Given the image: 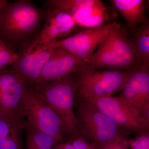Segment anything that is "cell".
<instances>
[{"mask_svg": "<svg viewBox=\"0 0 149 149\" xmlns=\"http://www.w3.org/2000/svg\"><path fill=\"white\" fill-rule=\"evenodd\" d=\"M43 18L42 10L31 1H7L0 10V40L19 50L37 37Z\"/></svg>", "mask_w": 149, "mask_h": 149, "instance_id": "cell-1", "label": "cell"}, {"mask_svg": "<svg viewBox=\"0 0 149 149\" xmlns=\"http://www.w3.org/2000/svg\"><path fill=\"white\" fill-rule=\"evenodd\" d=\"M135 68L128 70L98 69L84 65L71 74L75 98L87 100L112 96L123 90Z\"/></svg>", "mask_w": 149, "mask_h": 149, "instance_id": "cell-2", "label": "cell"}, {"mask_svg": "<svg viewBox=\"0 0 149 149\" xmlns=\"http://www.w3.org/2000/svg\"><path fill=\"white\" fill-rule=\"evenodd\" d=\"M74 109L80 134L97 149L113 142L129 140L130 133L119 127L91 102L75 98Z\"/></svg>", "mask_w": 149, "mask_h": 149, "instance_id": "cell-3", "label": "cell"}, {"mask_svg": "<svg viewBox=\"0 0 149 149\" xmlns=\"http://www.w3.org/2000/svg\"><path fill=\"white\" fill-rule=\"evenodd\" d=\"M71 74L52 83L29 88L57 115L66 131L67 142L81 135L74 113L75 90Z\"/></svg>", "mask_w": 149, "mask_h": 149, "instance_id": "cell-4", "label": "cell"}, {"mask_svg": "<svg viewBox=\"0 0 149 149\" xmlns=\"http://www.w3.org/2000/svg\"><path fill=\"white\" fill-rule=\"evenodd\" d=\"M22 111L26 123L33 128L58 143L67 141L66 131L57 115L30 88L24 94Z\"/></svg>", "mask_w": 149, "mask_h": 149, "instance_id": "cell-5", "label": "cell"}, {"mask_svg": "<svg viewBox=\"0 0 149 149\" xmlns=\"http://www.w3.org/2000/svg\"><path fill=\"white\" fill-rule=\"evenodd\" d=\"M46 1L68 14L76 26L91 29L112 22L108 8L100 0Z\"/></svg>", "mask_w": 149, "mask_h": 149, "instance_id": "cell-6", "label": "cell"}, {"mask_svg": "<svg viewBox=\"0 0 149 149\" xmlns=\"http://www.w3.org/2000/svg\"><path fill=\"white\" fill-rule=\"evenodd\" d=\"M55 49L49 43L35 39L19 50L18 60L11 67L23 78L28 88L36 85Z\"/></svg>", "mask_w": 149, "mask_h": 149, "instance_id": "cell-7", "label": "cell"}, {"mask_svg": "<svg viewBox=\"0 0 149 149\" xmlns=\"http://www.w3.org/2000/svg\"><path fill=\"white\" fill-rule=\"evenodd\" d=\"M118 24L116 22L107 23L49 44L54 47L65 49L87 63L95 51Z\"/></svg>", "mask_w": 149, "mask_h": 149, "instance_id": "cell-8", "label": "cell"}, {"mask_svg": "<svg viewBox=\"0 0 149 149\" xmlns=\"http://www.w3.org/2000/svg\"><path fill=\"white\" fill-rule=\"evenodd\" d=\"M91 102L118 125L136 135L149 130V123L136 110L112 96H104L85 100Z\"/></svg>", "mask_w": 149, "mask_h": 149, "instance_id": "cell-9", "label": "cell"}, {"mask_svg": "<svg viewBox=\"0 0 149 149\" xmlns=\"http://www.w3.org/2000/svg\"><path fill=\"white\" fill-rule=\"evenodd\" d=\"M116 98L149 123V67L141 65L135 68Z\"/></svg>", "mask_w": 149, "mask_h": 149, "instance_id": "cell-10", "label": "cell"}, {"mask_svg": "<svg viewBox=\"0 0 149 149\" xmlns=\"http://www.w3.org/2000/svg\"><path fill=\"white\" fill-rule=\"evenodd\" d=\"M27 88L12 68L0 69V111L23 114V97Z\"/></svg>", "mask_w": 149, "mask_h": 149, "instance_id": "cell-11", "label": "cell"}, {"mask_svg": "<svg viewBox=\"0 0 149 149\" xmlns=\"http://www.w3.org/2000/svg\"><path fill=\"white\" fill-rule=\"evenodd\" d=\"M42 9L44 24L36 40L50 43L63 40L74 31L76 24L68 14L50 4L47 1Z\"/></svg>", "mask_w": 149, "mask_h": 149, "instance_id": "cell-12", "label": "cell"}, {"mask_svg": "<svg viewBox=\"0 0 149 149\" xmlns=\"http://www.w3.org/2000/svg\"><path fill=\"white\" fill-rule=\"evenodd\" d=\"M86 64L65 49L55 47L53 54L43 67L35 85L49 84L68 77Z\"/></svg>", "mask_w": 149, "mask_h": 149, "instance_id": "cell-13", "label": "cell"}, {"mask_svg": "<svg viewBox=\"0 0 149 149\" xmlns=\"http://www.w3.org/2000/svg\"><path fill=\"white\" fill-rule=\"evenodd\" d=\"M25 124L23 114L0 111V149H23Z\"/></svg>", "mask_w": 149, "mask_h": 149, "instance_id": "cell-14", "label": "cell"}, {"mask_svg": "<svg viewBox=\"0 0 149 149\" xmlns=\"http://www.w3.org/2000/svg\"><path fill=\"white\" fill-rule=\"evenodd\" d=\"M113 52L123 61L128 70L142 65L126 29L120 24L105 39Z\"/></svg>", "mask_w": 149, "mask_h": 149, "instance_id": "cell-15", "label": "cell"}, {"mask_svg": "<svg viewBox=\"0 0 149 149\" xmlns=\"http://www.w3.org/2000/svg\"><path fill=\"white\" fill-rule=\"evenodd\" d=\"M113 7L125 19L131 32L147 19L146 2L144 0H111Z\"/></svg>", "mask_w": 149, "mask_h": 149, "instance_id": "cell-16", "label": "cell"}, {"mask_svg": "<svg viewBox=\"0 0 149 149\" xmlns=\"http://www.w3.org/2000/svg\"><path fill=\"white\" fill-rule=\"evenodd\" d=\"M95 69L128 70L123 61L113 52L105 40L100 45L87 62Z\"/></svg>", "mask_w": 149, "mask_h": 149, "instance_id": "cell-17", "label": "cell"}, {"mask_svg": "<svg viewBox=\"0 0 149 149\" xmlns=\"http://www.w3.org/2000/svg\"><path fill=\"white\" fill-rule=\"evenodd\" d=\"M131 39L141 64L149 67V21L147 19L133 32Z\"/></svg>", "mask_w": 149, "mask_h": 149, "instance_id": "cell-18", "label": "cell"}, {"mask_svg": "<svg viewBox=\"0 0 149 149\" xmlns=\"http://www.w3.org/2000/svg\"><path fill=\"white\" fill-rule=\"evenodd\" d=\"M19 55L3 41L0 40V69L13 65L18 60Z\"/></svg>", "mask_w": 149, "mask_h": 149, "instance_id": "cell-19", "label": "cell"}, {"mask_svg": "<svg viewBox=\"0 0 149 149\" xmlns=\"http://www.w3.org/2000/svg\"><path fill=\"white\" fill-rule=\"evenodd\" d=\"M128 148L131 149H149V130L136 135L129 139Z\"/></svg>", "mask_w": 149, "mask_h": 149, "instance_id": "cell-20", "label": "cell"}, {"mask_svg": "<svg viewBox=\"0 0 149 149\" xmlns=\"http://www.w3.org/2000/svg\"><path fill=\"white\" fill-rule=\"evenodd\" d=\"M69 142L75 149H87L91 145L90 141L81 135L75 137Z\"/></svg>", "mask_w": 149, "mask_h": 149, "instance_id": "cell-21", "label": "cell"}, {"mask_svg": "<svg viewBox=\"0 0 149 149\" xmlns=\"http://www.w3.org/2000/svg\"><path fill=\"white\" fill-rule=\"evenodd\" d=\"M128 141L113 142L100 147L97 149H128Z\"/></svg>", "mask_w": 149, "mask_h": 149, "instance_id": "cell-22", "label": "cell"}, {"mask_svg": "<svg viewBox=\"0 0 149 149\" xmlns=\"http://www.w3.org/2000/svg\"><path fill=\"white\" fill-rule=\"evenodd\" d=\"M54 149H75L69 142H65L57 144Z\"/></svg>", "mask_w": 149, "mask_h": 149, "instance_id": "cell-23", "label": "cell"}, {"mask_svg": "<svg viewBox=\"0 0 149 149\" xmlns=\"http://www.w3.org/2000/svg\"><path fill=\"white\" fill-rule=\"evenodd\" d=\"M7 1H6V0H0V10H1L2 7L3 6V5Z\"/></svg>", "mask_w": 149, "mask_h": 149, "instance_id": "cell-24", "label": "cell"}, {"mask_svg": "<svg viewBox=\"0 0 149 149\" xmlns=\"http://www.w3.org/2000/svg\"><path fill=\"white\" fill-rule=\"evenodd\" d=\"M97 147L95 145H94V144L92 143H91V146L88 148V149H97Z\"/></svg>", "mask_w": 149, "mask_h": 149, "instance_id": "cell-25", "label": "cell"}, {"mask_svg": "<svg viewBox=\"0 0 149 149\" xmlns=\"http://www.w3.org/2000/svg\"><path fill=\"white\" fill-rule=\"evenodd\" d=\"M54 148H37L33 149H54Z\"/></svg>", "mask_w": 149, "mask_h": 149, "instance_id": "cell-26", "label": "cell"}]
</instances>
